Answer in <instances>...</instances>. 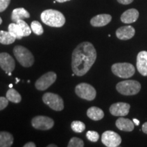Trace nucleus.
I'll return each mask as SVG.
<instances>
[{"mask_svg": "<svg viewBox=\"0 0 147 147\" xmlns=\"http://www.w3.org/2000/svg\"><path fill=\"white\" fill-rule=\"evenodd\" d=\"M97 59L94 46L89 42H83L73 51L71 56V69L78 76H84L91 69Z\"/></svg>", "mask_w": 147, "mask_h": 147, "instance_id": "obj_1", "label": "nucleus"}, {"mask_svg": "<svg viewBox=\"0 0 147 147\" xmlns=\"http://www.w3.org/2000/svg\"><path fill=\"white\" fill-rule=\"evenodd\" d=\"M42 21L46 25L53 27H61L65 23V18L59 11L46 10L41 14Z\"/></svg>", "mask_w": 147, "mask_h": 147, "instance_id": "obj_2", "label": "nucleus"}, {"mask_svg": "<svg viewBox=\"0 0 147 147\" xmlns=\"http://www.w3.org/2000/svg\"><path fill=\"white\" fill-rule=\"evenodd\" d=\"M14 56L18 63L25 67H29L34 63V57L32 53L27 48L23 46H16L13 49Z\"/></svg>", "mask_w": 147, "mask_h": 147, "instance_id": "obj_3", "label": "nucleus"}, {"mask_svg": "<svg viewBox=\"0 0 147 147\" xmlns=\"http://www.w3.org/2000/svg\"><path fill=\"white\" fill-rule=\"evenodd\" d=\"M116 89L119 93L123 95H134L140 91L141 84L134 80H123L117 84Z\"/></svg>", "mask_w": 147, "mask_h": 147, "instance_id": "obj_4", "label": "nucleus"}, {"mask_svg": "<svg viewBox=\"0 0 147 147\" xmlns=\"http://www.w3.org/2000/svg\"><path fill=\"white\" fill-rule=\"evenodd\" d=\"M112 71L115 76L121 78H129L135 74V67L129 63H117L111 67Z\"/></svg>", "mask_w": 147, "mask_h": 147, "instance_id": "obj_5", "label": "nucleus"}, {"mask_svg": "<svg viewBox=\"0 0 147 147\" xmlns=\"http://www.w3.org/2000/svg\"><path fill=\"white\" fill-rule=\"evenodd\" d=\"M44 103L55 111H61L64 108L63 99L59 95L53 93H46L43 95Z\"/></svg>", "mask_w": 147, "mask_h": 147, "instance_id": "obj_6", "label": "nucleus"}, {"mask_svg": "<svg viewBox=\"0 0 147 147\" xmlns=\"http://www.w3.org/2000/svg\"><path fill=\"white\" fill-rule=\"evenodd\" d=\"M75 92L79 97L88 101L94 100L97 94L96 90L93 86L84 82L78 84L75 88Z\"/></svg>", "mask_w": 147, "mask_h": 147, "instance_id": "obj_7", "label": "nucleus"}, {"mask_svg": "<svg viewBox=\"0 0 147 147\" xmlns=\"http://www.w3.org/2000/svg\"><path fill=\"white\" fill-rule=\"evenodd\" d=\"M57 79V74L53 71H49L40 77L35 83V87L39 91H45L51 87Z\"/></svg>", "mask_w": 147, "mask_h": 147, "instance_id": "obj_8", "label": "nucleus"}, {"mask_svg": "<svg viewBox=\"0 0 147 147\" xmlns=\"http://www.w3.org/2000/svg\"><path fill=\"white\" fill-rule=\"evenodd\" d=\"M32 125L36 129L49 130L54 126V121L46 116H36L33 118Z\"/></svg>", "mask_w": 147, "mask_h": 147, "instance_id": "obj_9", "label": "nucleus"}, {"mask_svg": "<svg viewBox=\"0 0 147 147\" xmlns=\"http://www.w3.org/2000/svg\"><path fill=\"white\" fill-rule=\"evenodd\" d=\"M121 138L113 131H106L102 135V142L107 147H117L121 144Z\"/></svg>", "mask_w": 147, "mask_h": 147, "instance_id": "obj_10", "label": "nucleus"}, {"mask_svg": "<svg viewBox=\"0 0 147 147\" xmlns=\"http://www.w3.org/2000/svg\"><path fill=\"white\" fill-rule=\"evenodd\" d=\"M0 67L7 74L12 72L15 68L13 57L7 53H0Z\"/></svg>", "mask_w": 147, "mask_h": 147, "instance_id": "obj_11", "label": "nucleus"}, {"mask_svg": "<svg viewBox=\"0 0 147 147\" xmlns=\"http://www.w3.org/2000/svg\"><path fill=\"white\" fill-rule=\"evenodd\" d=\"M130 105L127 103L117 102L112 104L110 107V113L116 117H125L129 114Z\"/></svg>", "mask_w": 147, "mask_h": 147, "instance_id": "obj_12", "label": "nucleus"}, {"mask_svg": "<svg viewBox=\"0 0 147 147\" xmlns=\"http://www.w3.org/2000/svg\"><path fill=\"white\" fill-rule=\"evenodd\" d=\"M136 67L138 72L143 76H147V51H140L137 55Z\"/></svg>", "mask_w": 147, "mask_h": 147, "instance_id": "obj_13", "label": "nucleus"}, {"mask_svg": "<svg viewBox=\"0 0 147 147\" xmlns=\"http://www.w3.org/2000/svg\"><path fill=\"white\" fill-rule=\"evenodd\" d=\"M136 30L131 25L119 27L116 31V36L121 40H128L133 38Z\"/></svg>", "mask_w": 147, "mask_h": 147, "instance_id": "obj_14", "label": "nucleus"}, {"mask_svg": "<svg viewBox=\"0 0 147 147\" xmlns=\"http://www.w3.org/2000/svg\"><path fill=\"white\" fill-rule=\"evenodd\" d=\"M139 17V12L136 9L131 8L126 10L121 16V21L123 23L130 24L135 23Z\"/></svg>", "mask_w": 147, "mask_h": 147, "instance_id": "obj_15", "label": "nucleus"}, {"mask_svg": "<svg viewBox=\"0 0 147 147\" xmlns=\"http://www.w3.org/2000/svg\"><path fill=\"white\" fill-rule=\"evenodd\" d=\"M112 16L108 14H102L94 16L91 19V25L93 27H104L111 21Z\"/></svg>", "mask_w": 147, "mask_h": 147, "instance_id": "obj_16", "label": "nucleus"}, {"mask_svg": "<svg viewBox=\"0 0 147 147\" xmlns=\"http://www.w3.org/2000/svg\"><path fill=\"white\" fill-rule=\"evenodd\" d=\"M116 126L121 131L130 132L134 129V123L130 119L120 117L116 121Z\"/></svg>", "mask_w": 147, "mask_h": 147, "instance_id": "obj_17", "label": "nucleus"}, {"mask_svg": "<svg viewBox=\"0 0 147 147\" xmlns=\"http://www.w3.org/2000/svg\"><path fill=\"white\" fill-rule=\"evenodd\" d=\"M87 115L89 119L93 121H100L104 117V111L96 106H92L87 110Z\"/></svg>", "mask_w": 147, "mask_h": 147, "instance_id": "obj_18", "label": "nucleus"}, {"mask_svg": "<svg viewBox=\"0 0 147 147\" xmlns=\"http://www.w3.org/2000/svg\"><path fill=\"white\" fill-rule=\"evenodd\" d=\"M29 16H30V14H29L28 11L23 8H18L14 9L12 11L11 18H12V21L14 23H16L19 20H23L24 18H29Z\"/></svg>", "mask_w": 147, "mask_h": 147, "instance_id": "obj_19", "label": "nucleus"}, {"mask_svg": "<svg viewBox=\"0 0 147 147\" xmlns=\"http://www.w3.org/2000/svg\"><path fill=\"white\" fill-rule=\"evenodd\" d=\"M14 142L13 136L7 131H0V147H10Z\"/></svg>", "mask_w": 147, "mask_h": 147, "instance_id": "obj_20", "label": "nucleus"}, {"mask_svg": "<svg viewBox=\"0 0 147 147\" xmlns=\"http://www.w3.org/2000/svg\"><path fill=\"white\" fill-rule=\"evenodd\" d=\"M16 38L9 32L0 31V43L2 45H8L14 42Z\"/></svg>", "mask_w": 147, "mask_h": 147, "instance_id": "obj_21", "label": "nucleus"}, {"mask_svg": "<svg viewBox=\"0 0 147 147\" xmlns=\"http://www.w3.org/2000/svg\"><path fill=\"white\" fill-rule=\"evenodd\" d=\"M8 32L12 36L16 38V39L21 40L23 38V32H22L21 27L16 23H11L8 26Z\"/></svg>", "mask_w": 147, "mask_h": 147, "instance_id": "obj_22", "label": "nucleus"}, {"mask_svg": "<svg viewBox=\"0 0 147 147\" xmlns=\"http://www.w3.org/2000/svg\"><path fill=\"white\" fill-rule=\"evenodd\" d=\"M6 98L11 102L19 103L21 101V95L15 89L10 88L6 93Z\"/></svg>", "mask_w": 147, "mask_h": 147, "instance_id": "obj_23", "label": "nucleus"}, {"mask_svg": "<svg viewBox=\"0 0 147 147\" xmlns=\"http://www.w3.org/2000/svg\"><path fill=\"white\" fill-rule=\"evenodd\" d=\"M71 129L76 133H82L85 129L86 126L84 123L80 121H74L71 123Z\"/></svg>", "mask_w": 147, "mask_h": 147, "instance_id": "obj_24", "label": "nucleus"}, {"mask_svg": "<svg viewBox=\"0 0 147 147\" xmlns=\"http://www.w3.org/2000/svg\"><path fill=\"white\" fill-rule=\"evenodd\" d=\"M16 23H17L18 25H19V27H21L22 32H23V37L29 36V35L31 34V33H32V31L31 30V29L32 28L29 27V26L27 25L26 22L24 21L23 20H19V21L16 22Z\"/></svg>", "mask_w": 147, "mask_h": 147, "instance_id": "obj_25", "label": "nucleus"}, {"mask_svg": "<svg viewBox=\"0 0 147 147\" xmlns=\"http://www.w3.org/2000/svg\"><path fill=\"white\" fill-rule=\"evenodd\" d=\"M31 28H32V32L35 34L38 35V36H40L44 32L43 27H42L41 23L37 21H34L32 22V24H31Z\"/></svg>", "mask_w": 147, "mask_h": 147, "instance_id": "obj_26", "label": "nucleus"}, {"mask_svg": "<svg viewBox=\"0 0 147 147\" xmlns=\"http://www.w3.org/2000/svg\"><path fill=\"white\" fill-rule=\"evenodd\" d=\"M68 147H83L84 146V142L81 139L78 138L74 137L71 138L69 140V142L67 144Z\"/></svg>", "mask_w": 147, "mask_h": 147, "instance_id": "obj_27", "label": "nucleus"}, {"mask_svg": "<svg viewBox=\"0 0 147 147\" xmlns=\"http://www.w3.org/2000/svg\"><path fill=\"white\" fill-rule=\"evenodd\" d=\"M86 136L89 141L93 142H96L100 138V135L97 131H88L86 134Z\"/></svg>", "mask_w": 147, "mask_h": 147, "instance_id": "obj_28", "label": "nucleus"}, {"mask_svg": "<svg viewBox=\"0 0 147 147\" xmlns=\"http://www.w3.org/2000/svg\"><path fill=\"white\" fill-rule=\"evenodd\" d=\"M10 0H0V12H2L8 8Z\"/></svg>", "mask_w": 147, "mask_h": 147, "instance_id": "obj_29", "label": "nucleus"}, {"mask_svg": "<svg viewBox=\"0 0 147 147\" xmlns=\"http://www.w3.org/2000/svg\"><path fill=\"white\" fill-rule=\"evenodd\" d=\"M9 100L6 97H0V110L5 109L8 105Z\"/></svg>", "mask_w": 147, "mask_h": 147, "instance_id": "obj_30", "label": "nucleus"}, {"mask_svg": "<svg viewBox=\"0 0 147 147\" xmlns=\"http://www.w3.org/2000/svg\"><path fill=\"white\" fill-rule=\"evenodd\" d=\"M119 3H121V4L123 5H128L132 3L134 1V0H117Z\"/></svg>", "mask_w": 147, "mask_h": 147, "instance_id": "obj_31", "label": "nucleus"}, {"mask_svg": "<svg viewBox=\"0 0 147 147\" xmlns=\"http://www.w3.org/2000/svg\"><path fill=\"white\" fill-rule=\"evenodd\" d=\"M24 147H36V145L35 144V143L32 142H27L23 146Z\"/></svg>", "mask_w": 147, "mask_h": 147, "instance_id": "obj_32", "label": "nucleus"}, {"mask_svg": "<svg viewBox=\"0 0 147 147\" xmlns=\"http://www.w3.org/2000/svg\"><path fill=\"white\" fill-rule=\"evenodd\" d=\"M142 130L144 134H147V122H145L144 124L142 125Z\"/></svg>", "mask_w": 147, "mask_h": 147, "instance_id": "obj_33", "label": "nucleus"}, {"mask_svg": "<svg viewBox=\"0 0 147 147\" xmlns=\"http://www.w3.org/2000/svg\"><path fill=\"white\" fill-rule=\"evenodd\" d=\"M133 122L134 123V124H136V125H139L140 124V121L136 119H133Z\"/></svg>", "mask_w": 147, "mask_h": 147, "instance_id": "obj_34", "label": "nucleus"}, {"mask_svg": "<svg viewBox=\"0 0 147 147\" xmlns=\"http://www.w3.org/2000/svg\"><path fill=\"white\" fill-rule=\"evenodd\" d=\"M55 1H58V2L59 3H63V2H65V1H68L69 0H55Z\"/></svg>", "mask_w": 147, "mask_h": 147, "instance_id": "obj_35", "label": "nucleus"}, {"mask_svg": "<svg viewBox=\"0 0 147 147\" xmlns=\"http://www.w3.org/2000/svg\"><path fill=\"white\" fill-rule=\"evenodd\" d=\"M48 147H57V145L53 144H51L48 145Z\"/></svg>", "mask_w": 147, "mask_h": 147, "instance_id": "obj_36", "label": "nucleus"}, {"mask_svg": "<svg viewBox=\"0 0 147 147\" xmlns=\"http://www.w3.org/2000/svg\"><path fill=\"white\" fill-rule=\"evenodd\" d=\"M16 83H18V82H19V80H19V79H18V78H16Z\"/></svg>", "mask_w": 147, "mask_h": 147, "instance_id": "obj_37", "label": "nucleus"}, {"mask_svg": "<svg viewBox=\"0 0 147 147\" xmlns=\"http://www.w3.org/2000/svg\"><path fill=\"white\" fill-rule=\"evenodd\" d=\"M1 23H2V19H1V17H0V25H1Z\"/></svg>", "mask_w": 147, "mask_h": 147, "instance_id": "obj_38", "label": "nucleus"}, {"mask_svg": "<svg viewBox=\"0 0 147 147\" xmlns=\"http://www.w3.org/2000/svg\"><path fill=\"white\" fill-rule=\"evenodd\" d=\"M9 87L12 88V84H10V85H9Z\"/></svg>", "mask_w": 147, "mask_h": 147, "instance_id": "obj_39", "label": "nucleus"}, {"mask_svg": "<svg viewBox=\"0 0 147 147\" xmlns=\"http://www.w3.org/2000/svg\"><path fill=\"white\" fill-rule=\"evenodd\" d=\"M8 74L9 75V76H11V75H12V74H11V72H9V73H8Z\"/></svg>", "mask_w": 147, "mask_h": 147, "instance_id": "obj_40", "label": "nucleus"}]
</instances>
